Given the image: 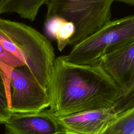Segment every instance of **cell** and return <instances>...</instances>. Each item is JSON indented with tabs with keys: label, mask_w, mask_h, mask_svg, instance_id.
<instances>
[{
	"label": "cell",
	"mask_w": 134,
	"mask_h": 134,
	"mask_svg": "<svg viewBox=\"0 0 134 134\" xmlns=\"http://www.w3.org/2000/svg\"><path fill=\"white\" fill-rule=\"evenodd\" d=\"M49 110L56 116L111 108L122 89L99 65H79L56 58L49 80Z\"/></svg>",
	"instance_id": "obj_1"
},
{
	"label": "cell",
	"mask_w": 134,
	"mask_h": 134,
	"mask_svg": "<svg viewBox=\"0 0 134 134\" xmlns=\"http://www.w3.org/2000/svg\"><path fill=\"white\" fill-rule=\"evenodd\" d=\"M0 30L18 50L40 84L48 90L55 59L50 41L38 30L25 24L1 17Z\"/></svg>",
	"instance_id": "obj_2"
},
{
	"label": "cell",
	"mask_w": 134,
	"mask_h": 134,
	"mask_svg": "<svg viewBox=\"0 0 134 134\" xmlns=\"http://www.w3.org/2000/svg\"><path fill=\"white\" fill-rule=\"evenodd\" d=\"M134 41V15L110 20L99 30L73 46L62 55L67 62L79 65L98 64L106 53Z\"/></svg>",
	"instance_id": "obj_3"
},
{
	"label": "cell",
	"mask_w": 134,
	"mask_h": 134,
	"mask_svg": "<svg viewBox=\"0 0 134 134\" xmlns=\"http://www.w3.org/2000/svg\"><path fill=\"white\" fill-rule=\"evenodd\" d=\"M115 0H49L46 19L58 16L72 22L75 32L69 45L74 46L110 20Z\"/></svg>",
	"instance_id": "obj_4"
},
{
	"label": "cell",
	"mask_w": 134,
	"mask_h": 134,
	"mask_svg": "<svg viewBox=\"0 0 134 134\" xmlns=\"http://www.w3.org/2000/svg\"><path fill=\"white\" fill-rule=\"evenodd\" d=\"M9 84L13 113L38 112L50 106L48 90L40 84L26 64L11 70Z\"/></svg>",
	"instance_id": "obj_5"
},
{
	"label": "cell",
	"mask_w": 134,
	"mask_h": 134,
	"mask_svg": "<svg viewBox=\"0 0 134 134\" xmlns=\"http://www.w3.org/2000/svg\"><path fill=\"white\" fill-rule=\"evenodd\" d=\"M5 126L6 134H64L56 117L49 109L12 113Z\"/></svg>",
	"instance_id": "obj_6"
},
{
	"label": "cell",
	"mask_w": 134,
	"mask_h": 134,
	"mask_svg": "<svg viewBox=\"0 0 134 134\" xmlns=\"http://www.w3.org/2000/svg\"><path fill=\"white\" fill-rule=\"evenodd\" d=\"M117 114L111 107L55 116L64 134H98L116 118Z\"/></svg>",
	"instance_id": "obj_7"
},
{
	"label": "cell",
	"mask_w": 134,
	"mask_h": 134,
	"mask_svg": "<svg viewBox=\"0 0 134 134\" xmlns=\"http://www.w3.org/2000/svg\"><path fill=\"white\" fill-rule=\"evenodd\" d=\"M98 64L122 89L124 93L134 82V41L106 53Z\"/></svg>",
	"instance_id": "obj_8"
},
{
	"label": "cell",
	"mask_w": 134,
	"mask_h": 134,
	"mask_svg": "<svg viewBox=\"0 0 134 134\" xmlns=\"http://www.w3.org/2000/svg\"><path fill=\"white\" fill-rule=\"evenodd\" d=\"M49 0H0V15L15 13L21 18L34 21L40 8Z\"/></svg>",
	"instance_id": "obj_9"
},
{
	"label": "cell",
	"mask_w": 134,
	"mask_h": 134,
	"mask_svg": "<svg viewBox=\"0 0 134 134\" xmlns=\"http://www.w3.org/2000/svg\"><path fill=\"white\" fill-rule=\"evenodd\" d=\"M45 29L47 33L54 39L58 49L62 51L69 45V43L75 32L74 24L63 18L53 16L46 19Z\"/></svg>",
	"instance_id": "obj_10"
},
{
	"label": "cell",
	"mask_w": 134,
	"mask_h": 134,
	"mask_svg": "<svg viewBox=\"0 0 134 134\" xmlns=\"http://www.w3.org/2000/svg\"><path fill=\"white\" fill-rule=\"evenodd\" d=\"M98 134H134V107L118 114Z\"/></svg>",
	"instance_id": "obj_11"
},
{
	"label": "cell",
	"mask_w": 134,
	"mask_h": 134,
	"mask_svg": "<svg viewBox=\"0 0 134 134\" xmlns=\"http://www.w3.org/2000/svg\"><path fill=\"white\" fill-rule=\"evenodd\" d=\"M25 64L26 63L24 61L7 50L0 43V69L4 76L9 96L10 89L9 83L10 71L16 67Z\"/></svg>",
	"instance_id": "obj_12"
},
{
	"label": "cell",
	"mask_w": 134,
	"mask_h": 134,
	"mask_svg": "<svg viewBox=\"0 0 134 134\" xmlns=\"http://www.w3.org/2000/svg\"><path fill=\"white\" fill-rule=\"evenodd\" d=\"M9 106V96L0 69V124L5 123L12 114Z\"/></svg>",
	"instance_id": "obj_13"
},
{
	"label": "cell",
	"mask_w": 134,
	"mask_h": 134,
	"mask_svg": "<svg viewBox=\"0 0 134 134\" xmlns=\"http://www.w3.org/2000/svg\"><path fill=\"white\" fill-rule=\"evenodd\" d=\"M134 107V82L115 102L113 109L117 114Z\"/></svg>",
	"instance_id": "obj_14"
},
{
	"label": "cell",
	"mask_w": 134,
	"mask_h": 134,
	"mask_svg": "<svg viewBox=\"0 0 134 134\" xmlns=\"http://www.w3.org/2000/svg\"><path fill=\"white\" fill-rule=\"evenodd\" d=\"M115 1L122 2L130 5H134V0H115Z\"/></svg>",
	"instance_id": "obj_15"
}]
</instances>
